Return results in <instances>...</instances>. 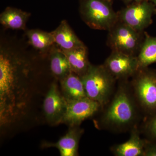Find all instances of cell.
<instances>
[{"label": "cell", "mask_w": 156, "mask_h": 156, "mask_svg": "<svg viewBox=\"0 0 156 156\" xmlns=\"http://www.w3.org/2000/svg\"><path fill=\"white\" fill-rule=\"evenodd\" d=\"M54 44L62 51L69 50L85 46L77 36L66 20H63L55 30L51 32Z\"/></svg>", "instance_id": "13"}, {"label": "cell", "mask_w": 156, "mask_h": 156, "mask_svg": "<svg viewBox=\"0 0 156 156\" xmlns=\"http://www.w3.org/2000/svg\"><path fill=\"white\" fill-rule=\"evenodd\" d=\"M117 82L114 94L101 108L94 124L98 129L119 134L139 127L143 114L132 92L130 80Z\"/></svg>", "instance_id": "2"}, {"label": "cell", "mask_w": 156, "mask_h": 156, "mask_svg": "<svg viewBox=\"0 0 156 156\" xmlns=\"http://www.w3.org/2000/svg\"><path fill=\"white\" fill-rule=\"evenodd\" d=\"M108 1H110V2H113V1L114 0H108Z\"/></svg>", "instance_id": "24"}, {"label": "cell", "mask_w": 156, "mask_h": 156, "mask_svg": "<svg viewBox=\"0 0 156 156\" xmlns=\"http://www.w3.org/2000/svg\"><path fill=\"white\" fill-rule=\"evenodd\" d=\"M33 65L20 50L1 43L0 126L3 132L26 118L34 91Z\"/></svg>", "instance_id": "1"}, {"label": "cell", "mask_w": 156, "mask_h": 156, "mask_svg": "<svg viewBox=\"0 0 156 156\" xmlns=\"http://www.w3.org/2000/svg\"><path fill=\"white\" fill-rule=\"evenodd\" d=\"M126 142L113 146L111 151L116 156H143L146 139H142L139 127L131 130Z\"/></svg>", "instance_id": "12"}, {"label": "cell", "mask_w": 156, "mask_h": 156, "mask_svg": "<svg viewBox=\"0 0 156 156\" xmlns=\"http://www.w3.org/2000/svg\"><path fill=\"white\" fill-rule=\"evenodd\" d=\"M143 156H156V144L146 139Z\"/></svg>", "instance_id": "21"}, {"label": "cell", "mask_w": 156, "mask_h": 156, "mask_svg": "<svg viewBox=\"0 0 156 156\" xmlns=\"http://www.w3.org/2000/svg\"><path fill=\"white\" fill-rule=\"evenodd\" d=\"M103 65L117 80H129L139 69L136 56L112 51Z\"/></svg>", "instance_id": "10"}, {"label": "cell", "mask_w": 156, "mask_h": 156, "mask_svg": "<svg viewBox=\"0 0 156 156\" xmlns=\"http://www.w3.org/2000/svg\"><path fill=\"white\" fill-rule=\"evenodd\" d=\"M59 82L62 94L67 101L87 97L81 77L73 72Z\"/></svg>", "instance_id": "14"}, {"label": "cell", "mask_w": 156, "mask_h": 156, "mask_svg": "<svg viewBox=\"0 0 156 156\" xmlns=\"http://www.w3.org/2000/svg\"><path fill=\"white\" fill-rule=\"evenodd\" d=\"M87 97L103 107L114 94L117 80L101 65L91 64L86 73L81 77Z\"/></svg>", "instance_id": "3"}, {"label": "cell", "mask_w": 156, "mask_h": 156, "mask_svg": "<svg viewBox=\"0 0 156 156\" xmlns=\"http://www.w3.org/2000/svg\"><path fill=\"white\" fill-rule=\"evenodd\" d=\"M62 51L66 56L72 71L80 76H83L91 64L89 61L87 47L85 45L73 50Z\"/></svg>", "instance_id": "17"}, {"label": "cell", "mask_w": 156, "mask_h": 156, "mask_svg": "<svg viewBox=\"0 0 156 156\" xmlns=\"http://www.w3.org/2000/svg\"><path fill=\"white\" fill-rule=\"evenodd\" d=\"M29 44L43 56H48L49 51L54 45L53 37L51 32L38 29L25 31Z\"/></svg>", "instance_id": "18"}, {"label": "cell", "mask_w": 156, "mask_h": 156, "mask_svg": "<svg viewBox=\"0 0 156 156\" xmlns=\"http://www.w3.org/2000/svg\"></svg>", "instance_id": "25"}, {"label": "cell", "mask_w": 156, "mask_h": 156, "mask_svg": "<svg viewBox=\"0 0 156 156\" xmlns=\"http://www.w3.org/2000/svg\"><path fill=\"white\" fill-rule=\"evenodd\" d=\"M112 4L108 0H80L81 18L91 28L108 31L118 20Z\"/></svg>", "instance_id": "5"}, {"label": "cell", "mask_w": 156, "mask_h": 156, "mask_svg": "<svg viewBox=\"0 0 156 156\" xmlns=\"http://www.w3.org/2000/svg\"><path fill=\"white\" fill-rule=\"evenodd\" d=\"M67 101L56 82L50 85L45 95L43 110L46 122L51 126L61 124L66 112Z\"/></svg>", "instance_id": "9"}, {"label": "cell", "mask_w": 156, "mask_h": 156, "mask_svg": "<svg viewBox=\"0 0 156 156\" xmlns=\"http://www.w3.org/2000/svg\"><path fill=\"white\" fill-rule=\"evenodd\" d=\"M122 1L126 5H128L131 4V3L140 2L145 1V0H122Z\"/></svg>", "instance_id": "22"}, {"label": "cell", "mask_w": 156, "mask_h": 156, "mask_svg": "<svg viewBox=\"0 0 156 156\" xmlns=\"http://www.w3.org/2000/svg\"><path fill=\"white\" fill-rule=\"evenodd\" d=\"M108 32L107 43L112 51L137 56L144 39V32L137 31L119 20Z\"/></svg>", "instance_id": "6"}, {"label": "cell", "mask_w": 156, "mask_h": 156, "mask_svg": "<svg viewBox=\"0 0 156 156\" xmlns=\"http://www.w3.org/2000/svg\"><path fill=\"white\" fill-rule=\"evenodd\" d=\"M83 133V129L80 126L69 127L66 134L60 137L57 142L44 141L42 142L41 147L43 148H56L61 156H77L79 143Z\"/></svg>", "instance_id": "11"}, {"label": "cell", "mask_w": 156, "mask_h": 156, "mask_svg": "<svg viewBox=\"0 0 156 156\" xmlns=\"http://www.w3.org/2000/svg\"><path fill=\"white\" fill-rule=\"evenodd\" d=\"M141 134H143L146 139L156 142V113L149 116L139 128Z\"/></svg>", "instance_id": "20"}, {"label": "cell", "mask_w": 156, "mask_h": 156, "mask_svg": "<svg viewBox=\"0 0 156 156\" xmlns=\"http://www.w3.org/2000/svg\"><path fill=\"white\" fill-rule=\"evenodd\" d=\"M66 112L62 123L69 127L80 126L85 120L99 113L102 107L88 97L67 101Z\"/></svg>", "instance_id": "8"}, {"label": "cell", "mask_w": 156, "mask_h": 156, "mask_svg": "<svg viewBox=\"0 0 156 156\" xmlns=\"http://www.w3.org/2000/svg\"><path fill=\"white\" fill-rule=\"evenodd\" d=\"M117 13L118 20L143 33L152 23L155 7L149 0H145L131 3Z\"/></svg>", "instance_id": "7"}, {"label": "cell", "mask_w": 156, "mask_h": 156, "mask_svg": "<svg viewBox=\"0 0 156 156\" xmlns=\"http://www.w3.org/2000/svg\"><path fill=\"white\" fill-rule=\"evenodd\" d=\"M130 85L143 115L156 113V72L148 67L138 70L131 78Z\"/></svg>", "instance_id": "4"}, {"label": "cell", "mask_w": 156, "mask_h": 156, "mask_svg": "<svg viewBox=\"0 0 156 156\" xmlns=\"http://www.w3.org/2000/svg\"><path fill=\"white\" fill-rule=\"evenodd\" d=\"M30 13L20 9L7 7L0 15V23L6 29L26 30V24Z\"/></svg>", "instance_id": "15"}, {"label": "cell", "mask_w": 156, "mask_h": 156, "mask_svg": "<svg viewBox=\"0 0 156 156\" xmlns=\"http://www.w3.org/2000/svg\"><path fill=\"white\" fill-rule=\"evenodd\" d=\"M153 4L155 7V14H156V0H149Z\"/></svg>", "instance_id": "23"}, {"label": "cell", "mask_w": 156, "mask_h": 156, "mask_svg": "<svg viewBox=\"0 0 156 156\" xmlns=\"http://www.w3.org/2000/svg\"><path fill=\"white\" fill-rule=\"evenodd\" d=\"M48 56L50 71L57 80H62L72 72L66 56L55 44L50 49Z\"/></svg>", "instance_id": "16"}, {"label": "cell", "mask_w": 156, "mask_h": 156, "mask_svg": "<svg viewBox=\"0 0 156 156\" xmlns=\"http://www.w3.org/2000/svg\"><path fill=\"white\" fill-rule=\"evenodd\" d=\"M136 57L139 69L156 62V37L151 36L144 32V39Z\"/></svg>", "instance_id": "19"}]
</instances>
